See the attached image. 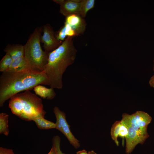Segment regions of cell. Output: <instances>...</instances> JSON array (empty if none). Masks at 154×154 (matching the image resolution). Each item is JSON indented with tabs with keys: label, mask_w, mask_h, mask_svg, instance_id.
<instances>
[{
	"label": "cell",
	"mask_w": 154,
	"mask_h": 154,
	"mask_svg": "<svg viewBox=\"0 0 154 154\" xmlns=\"http://www.w3.org/2000/svg\"><path fill=\"white\" fill-rule=\"evenodd\" d=\"M33 121L40 129L46 130L53 128L56 129L55 123L46 119L44 117L36 118Z\"/></svg>",
	"instance_id": "9a60e30c"
},
{
	"label": "cell",
	"mask_w": 154,
	"mask_h": 154,
	"mask_svg": "<svg viewBox=\"0 0 154 154\" xmlns=\"http://www.w3.org/2000/svg\"><path fill=\"white\" fill-rule=\"evenodd\" d=\"M53 2L60 5L64 2V0H53Z\"/></svg>",
	"instance_id": "484cf974"
},
{
	"label": "cell",
	"mask_w": 154,
	"mask_h": 154,
	"mask_svg": "<svg viewBox=\"0 0 154 154\" xmlns=\"http://www.w3.org/2000/svg\"><path fill=\"white\" fill-rule=\"evenodd\" d=\"M65 23L70 26L77 36L83 34L86 29L85 20L78 14H72L66 17Z\"/></svg>",
	"instance_id": "ba28073f"
},
{
	"label": "cell",
	"mask_w": 154,
	"mask_h": 154,
	"mask_svg": "<svg viewBox=\"0 0 154 154\" xmlns=\"http://www.w3.org/2000/svg\"><path fill=\"white\" fill-rule=\"evenodd\" d=\"M88 153L85 150L83 149L79 151L76 152V154H88Z\"/></svg>",
	"instance_id": "cb8c5ba5"
},
{
	"label": "cell",
	"mask_w": 154,
	"mask_h": 154,
	"mask_svg": "<svg viewBox=\"0 0 154 154\" xmlns=\"http://www.w3.org/2000/svg\"><path fill=\"white\" fill-rule=\"evenodd\" d=\"M128 127V132L125 138L126 139L125 153H131L138 144H143L149 136L141 135L131 127L126 125Z\"/></svg>",
	"instance_id": "52a82bcc"
},
{
	"label": "cell",
	"mask_w": 154,
	"mask_h": 154,
	"mask_svg": "<svg viewBox=\"0 0 154 154\" xmlns=\"http://www.w3.org/2000/svg\"><path fill=\"white\" fill-rule=\"evenodd\" d=\"M6 54H8L14 60L24 56V46L20 44L8 45L4 49Z\"/></svg>",
	"instance_id": "7c38bea8"
},
{
	"label": "cell",
	"mask_w": 154,
	"mask_h": 154,
	"mask_svg": "<svg viewBox=\"0 0 154 154\" xmlns=\"http://www.w3.org/2000/svg\"><path fill=\"white\" fill-rule=\"evenodd\" d=\"M153 70H154V68H153Z\"/></svg>",
	"instance_id": "83f0119b"
},
{
	"label": "cell",
	"mask_w": 154,
	"mask_h": 154,
	"mask_svg": "<svg viewBox=\"0 0 154 154\" xmlns=\"http://www.w3.org/2000/svg\"><path fill=\"white\" fill-rule=\"evenodd\" d=\"M60 141L59 136H54L52 139V146L54 147L56 154H65L62 152L60 149Z\"/></svg>",
	"instance_id": "ffe728a7"
},
{
	"label": "cell",
	"mask_w": 154,
	"mask_h": 154,
	"mask_svg": "<svg viewBox=\"0 0 154 154\" xmlns=\"http://www.w3.org/2000/svg\"><path fill=\"white\" fill-rule=\"evenodd\" d=\"M43 34L40 38L41 42L43 44L44 51L49 53L58 47L63 41L59 40L55 35L54 31L50 24L44 25Z\"/></svg>",
	"instance_id": "8992f818"
},
{
	"label": "cell",
	"mask_w": 154,
	"mask_h": 154,
	"mask_svg": "<svg viewBox=\"0 0 154 154\" xmlns=\"http://www.w3.org/2000/svg\"><path fill=\"white\" fill-rule=\"evenodd\" d=\"M0 154H15V153L12 149L0 147Z\"/></svg>",
	"instance_id": "7402d4cb"
},
{
	"label": "cell",
	"mask_w": 154,
	"mask_h": 154,
	"mask_svg": "<svg viewBox=\"0 0 154 154\" xmlns=\"http://www.w3.org/2000/svg\"><path fill=\"white\" fill-rule=\"evenodd\" d=\"M35 94L44 99L50 100L55 97L56 94L54 88H48L41 85L35 86L33 88Z\"/></svg>",
	"instance_id": "4fadbf2b"
},
{
	"label": "cell",
	"mask_w": 154,
	"mask_h": 154,
	"mask_svg": "<svg viewBox=\"0 0 154 154\" xmlns=\"http://www.w3.org/2000/svg\"><path fill=\"white\" fill-rule=\"evenodd\" d=\"M88 154H97L93 150L89 151Z\"/></svg>",
	"instance_id": "4316f807"
},
{
	"label": "cell",
	"mask_w": 154,
	"mask_h": 154,
	"mask_svg": "<svg viewBox=\"0 0 154 154\" xmlns=\"http://www.w3.org/2000/svg\"><path fill=\"white\" fill-rule=\"evenodd\" d=\"M149 84L151 86L154 88V75L150 78Z\"/></svg>",
	"instance_id": "603a6c76"
},
{
	"label": "cell",
	"mask_w": 154,
	"mask_h": 154,
	"mask_svg": "<svg viewBox=\"0 0 154 154\" xmlns=\"http://www.w3.org/2000/svg\"><path fill=\"white\" fill-rule=\"evenodd\" d=\"M77 52L73 37H67L58 47L49 53L43 72L48 78L50 88H62L63 74L68 67L74 62Z\"/></svg>",
	"instance_id": "7a4b0ae2"
},
{
	"label": "cell",
	"mask_w": 154,
	"mask_h": 154,
	"mask_svg": "<svg viewBox=\"0 0 154 154\" xmlns=\"http://www.w3.org/2000/svg\"><path fill=\"white\" fill-rule=\"evenodd\" d=\"M13 61L10 56L6 54L0 62V71L2 72L6 71L10 67Z\"/></svg>",
	"instance_id": "d6986e66"
},
{
	"label": "cell",
	"mask_w": 154,
	"mask_h": 154,
	"mask_svg": "<svg viewBox=\"0 0 154 154\" xmlns=\"http://www.w3.org/2000/svg\"><path fill=\"white\" fill-rule=\"evenodd\" d=\"M138 124L141 127L147 128L152 120L151 117L147 113L142 111H137L133 114Z\"/></svg>",
	"instance_id": "5bb4252c"
},
{
	"label": "cell",
	"mask_w": 154,
	"mask_h": 154,
	"mask_svg": "<svg viewBox=\"0 0 154 154\" xmlns=\"http://www.w3.org/2000/svg\"><path fill=\"white\" fill-rule=\"evenodd\" d=\"M82 1L64 0L63 3L60 5V13L66 17L72 14L79 15Z\"/></svg>",
	"instance_id": "9c48e42d"
},
{
	"label": "cell",
	"mask_w": 154,
	"mask_h": 154,
	"mask_svg": "<svg viewBox=\"0 0 154 154\" xmlns=\"http://www.w3.org/2000/svg\"><path fill=\"white\" fill-rule=\"evenodd\" d=\"M121 121L127 125L131 127L140 134L149 136L147 132V128L140 126L137 123L133 114L129 115L126 113L123 114Z\"/></svg>",
	"instance_id": "30bf717a"
},
{
	"label": "cell",
	"mask_w": 154,
	"mask_h": 154,
	"mask_svg": "<svg viewBox=\"0 0 154 154\" xmlns=\"http://www.w3.org/2000/svg\"><path fill=\"white\" fill-rule=\"evenodd\" d=\"M38 85L50 86L48 78L43 71L3 72L0 76V107L13 96Z\"/></svg>",
	"instance_id": "6da1fadb"
},
{
	"label": "cell",
	"mask_w": 154,
	"mask_h": 154,
	"mask_svg": "<svg viewBox=\"0 0 154 154\" xmlns=\"http://www.w3.org/2000/svg\"><path fill=\"white\" fill-rule=\"evenodd\" d=\"M121 123V121H115L112 125L111 129L110 135L111 138L117 146L119 145L117 137L119 136Z\"/></svg>",
	"instance_id": "ac0fdd59"
},
{
	"label": "cell",
	"mask_w": 154,
	"mask_h": 154,
	"mask_svg": "<svg viewBox=\"0 0 154 154\" xmlns=\"http://www.w3.org/2000/svg\"><path fill=\"white\" fill-rule=\"evenodd\" d=\"M29 70H33L23 56L13 60L10 67L5 72H19Z\"/></svg>",
	"instance_id": "8fae6325"
},
{
	"label": "cell",
	"mask_w": 154,
	"mask_h": 154,
	"mask_svg": "<svg viewBox=\"0 0 154 154\" xmlns=\"http://www.w3.org/2000/svg\"><path fill=\"white\" fill-rule=\"evenodd\" d=\"M48 154H56L54 147L52 146L50 151Z\"/></svg>",
	"instance_id": "d4e9b609"
},
{
	"label": "cell",
	"mask_w": 154,
	"mask_h": 154,
	"mask_svg": "<svg viewBox=\"0 0 154 154\" xmlns=\"http://www.w3.org/2000/svg\"><path fill=\"white\" fill-rule=\"evenodd\" d=\"M95 3L94 0H82L79 15L85 17L88 11L94 7Z\"/></svg>",
	"instance_id": "e0dca14e"
},
{
	"label": "cell",
	"mask_w": 154,
	"mask_h": 154,
	"mask_svg": "<svg viewBox=\"0 0 154 154\" xmlns=\"http://www.w3.org/2000/svg\"><path fill=\"white\" fill-rule=\"evenodd\" d=\"M9 115L2 112L0 114V134L8 136L9 133L8 125Z\"/></svg>",
	"instance_id": "2e32d148"
},
{
	"label": "cell",
	"mask_w": 154,
	"mask_h": 154,
	"mask_svg": "<svg viewBox=\"0 0 154 154\" xmlns=\"http://www.w3.org/2000/svg\"><path fill=\"white\" fill-rule=\"evenodd\" d=\"M41 27L35 29L24 45V57L33 70L43 72L47 63L49 53L43 51L40 45Z\"/></svg>",
	"instance_id": "277c9868"
},
{
	"label": "cell",
	"mask_w": 154,
	"mask_h": 154,
	"mask_svg": "<svg viewBox=\"0 0 154 154\" xmlns=\"http://www.w3.org/2000/svg\"><path fill=\"white\" fill-rule=\"evenodd\" d=\"M53 112L56 119V129L60 131L68 140L70 143L76 149L80 146L79 141L71 132L69 125L66 119L65 114L57 106L54 107Z\"/></svg>",
	"instance_id": "5b68a950"
},
{
	"label": "cell",
	"mask_w": 154,
	"mask_h": 154,
	"mask_svg": "<svg viewBox=\"0 0 154 154\" xmlns=\"http://www.w3.org/2000/svg\"><path fill=\"white\" fill-rule=\"evenodd\" d=\"M121 121L119 136L123 138L124 137L125 138L128 135V127L123 121L121 120Z\"/></svg>",
	"instance_id": "44dd1931"
},
{
	"label": "cell",
	"mask_w": 154,
	"mask_h": 154,
	"mask_svg": "<svg viewBox=\"0 0 154 154\" xmlns=\"http://www.w3.org/2000/svg\"><path fill=\"white\" fill-rule=\"evenodd\" d=\"M9 99V107L12 113L21 119L30 121L44 117L46 112L41 99L30 90L18 93Z\"/></svg>",
	"instance_id": "3957f363"
}]
</instances>
